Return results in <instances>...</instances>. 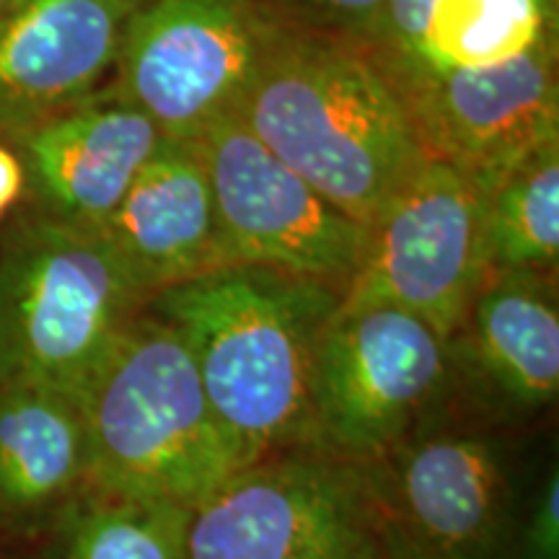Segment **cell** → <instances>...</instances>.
<instances>
[{
    "label": "cell",
    "mask_w": 559,
    "mask_h": 559,
    "mask_svg": "<svg viewBox=\"0 0 559 559\" xmlns=\"http://www.w3.org/2000/svg\"><path fill=\"white\" fill-rule=\"evenodd\" d=\"M559 0H389L376 55L402 99L438 75L492 66L557 37Z\"/></svg>",
    "instance_id": "obj_15"
},
{
    "label": "cell",
    "mask_w": 559,
    "mask_h": 559,
    "mask_svg": "<svg viewBox=\"0 0 559 559\" xmlns=\"http://www.w3.org/2000/svg\"><path fill=\"white\" fill-rule=\"evenodd\" d=\"M451 342L394 306L340 309L311 383V451L373 466L396 451L449 376Z\"/></svg>",
    "instance_id": "obj_5"
},
{
    "label": "cell",
    "mask_w": 559,
    "mask_h": 559,
    "mask_svg": "<svg viewBox=\"0 0 559 559\" xmlns=\"http://www.w3.org/2000/svg\"><path fill=\"white\" fill-rule=\"evenodd\" d=\"M218 210L228 264L317 280L340 293L360 267L370 230L270 153L234 115L194 140Z\"/></svg>",
    "instance_id": "obj_9"
},
{
    "label": "cell",
    "mask_w": 559,
    "mask_h": 559,
    "mask_svg": "<svg viewBox=\"0 0 559 559\" xmlns=\"http://www.w3.org/2000/svg\"><path fill=\"white\" fill-rule=\"evenodd\" d=\"M26 190V171L13 145L0 140V218L16 205Z\"/></svg>",
    "instance_id": "obj_22"
},
{
    "label": "cell",
    "mask_w": 559,
    "mask_h": 559,
    "mask_svg": "<svg viewBox=\"0 0 559 559\" xmlns=\"http://www.w3.org/2000/svg\"><path fill=\"white\" fill-rule=\"evenodd\" d=\"M88 485L81 402L41 386L0 389V510L66 508Z\"/></svg>",
    "instance_id": "obj_17"
},
{
    "label": "cell",
    "mask_w": 559,
    "mask_h": 559,
    "mask_svg": "<svg viewBox=\"0 0 559 559\" xmlns=\"http://www.w3.org/2000/svg\"><path fill=\"white\" fill-rule=\"evenodd\" d=\"M557 37L492 66L459 68L404 96L432 158L489 192L506 174L559 140Z\"/></svg>",
    "instance_id": "obj_10"
},
{
    "label": "cell",
    "mask_w": 559,
    "mask_h": 559,
    "mask_svg": "<svg viewBox=\"0 0 559 559\" xmlns=\"http://www.w3.org/2000/svg\"><path fill=\"white\" fill-rule=\"evenodd\" d=\"M340 306L330 285L234 264L156 293L148 309L190 349L210 407L243 464L311 451V383Z\"/></svg>",
    "instance_id": "obj_1"
},
{
    "label": "cell",
    "mask_w": 559,
    "mask_h": 559,
    "mask_svg": "<svg viewBox=\"0 0 559 559\" xmlns=\"http://www.w3.org/2000/svg\"><path fill=\"white\" fill-rule=\"evenodd\" d=\"M148 300L102 230L39 210L16 221L0 241V389L81 400Z\"/></svg>",
    "instance_id": "obj_4"
},
{
    "label": "cell",
    "mask_w": 559,
    "mask_h": 559,
    "mask_svg": "<svg viewBox=\"0 0 559 559\" xmlns=\"http://www.w3.org/2000/svg\"><path fill=\"white\" fill-rule=\"evenodd\" d=\"M275 34L251 0H143L107 88L166 140L194 143L236 115Z\"/></svg>",
    "instance_id": "obj_6"
},
{
    "label": "cell",
    "mask_w": 559,
    "mask_h": 559,
    "mask_svg": "<svg viewBox=\"0 0 559 559\" xmlns=\"http://www.w3.org/2000/svg\"><path fill=\"white\" fill-rule=\"evenodd\" d=\"M39 213L99 230L160 148L164 135L143 111L104 86L91 99L11 140Z\"/></svg>",
    "instance_id": "obj_13"
},
{
    "label": "cell",
    "mask_w": 559,
    "mask_h": 559,
    "mask_svg": "<svg viewBox=\"0 0 559 559\" xmlns=\"http://www.w3.org/2000/svg\"><path fill=\"white\" fill-rule=\"evenodd\" d=\"M272 26L381 52L386 39L389 0H251Z\"/></svg>",
    "instance_id": "obj_20"
},
{
    "label": "cell",
    "mask_w": 559,
    "mask_h": 559,
    "mask_svg": "<svg viewBox=\"0 0 559 559\" xmlns=\"http://www.w3.org/2000/svg\"><path fill=\"white\" fill-rule=\"evenodd\" d=\"M487 190L443 158H425L370 228L340 309L394 306L453 340L492 267Z\"/></svg>",
    "instance_id": "obj_8"
},
{
    "label": "cell",
    "mask_w": 559,
    "mask_h": 559,
    "mask_svg": "<svg viewBox=\"0 0 559 559\" xmlns=\"http://www.w3.org/2000/svg\"><path fill=\"white\" fill-rule=\"evenodd\" d=\"M379 539H381V547L386 551L389 559H432L425 555V551H419L412 547L409 542H404L400 534H394L389 526H383L381 519H379Z\"/></svg>",
    "instance_id": "obj_23"
},
{
    "label": "cell",
    "mask_w": 559,
    "mask_h": 559,
    "mask_svg": "<svg viewBox=\"0 0 559 559\" xmlns=\"http://www.w3.org/2000/svg\"><path fill=\"white\" fill-rule=\"evenodd\" d=\"M376 544L366 469L293 451L243 466L192 508L187 559H362Z\"/></svg>",
    "instance_id": "obj_7"
},
{
    "label": "cell",
    "mask_w": 559,
    "mask_h": 559,
    "mask_svg": "<svg viewBox=\"0 0 559 559\" xmlns=\"http://www.w3.org/2000/svg\"><path fill=\"white\" fill-rule=\"evenodd\" d=\"M526 559H559V477L549 474L526 528Z\"/></svg>",
    "instance_id": "obj_21"
},
{
    "label": "cell",
    "mask_w": 559,
    "mask_h": 559,
    "mask_svg": "<svg viewBox=\"0 0 559 559\" xmlns=\"http://www.w3.org/2000/svg\"><path fill=\"white\" fill-rule=\"evenodd\" d=\"M234 117L368 230L428 158L379 60L306 34L277 29Z\"/></svg>",
    "instance_id": "obj_2"
},
{
    "label": "cell",
    "mask_w": 559,
    "mask_h": 559,
    "mask_svg": "<svg viewBox=\"0 0 559 559\" xmlns=\"http://www.w3.org/2000/svg\"><path fill=\"white\" fill-rule=\"evenodd\" d=\"M362 559H389L386 551H383V547H381V539H379V544H376V549L368 551V555L362 557Z\"/></svg>",
    "instance_id": "obj_24"
},
{
    "label": "cell",
    "mask_w": 559,
    "mask_h": 559,
    "mask_svg": "<svg viewBox=\"0 0 559 559\" xmlns=\"http://www.w3.org/2000/svg\"><path fill=\"white\" fill-rule=\"evenodd\" d=\"M79 402L86 489L198 508L247 466L210 407L185 340L148 304Z\"/></svg>",
    "instance_id": "obj_3"
},
{
    "label": "cell",
    "mask_w": 559,
    "mask_h": 559,
    "mask_svg": "<svg viewBox=\"0 0 559 559\" xmlns=\"http://www.w3.org/2000/svg\"><path fill=\"white\" fill-rule=\"evenodd\" d=\"M481 373L519 407H547L559 391V311L544 272L492 270L469 309Z\"/></svg>",
    "instance_id": "obj_16"
},
{
    "label": "cell",
    "mask_w": 559,
    "mask_h": 559,
    "mask_svg": "<svg viewBox=\"0 0 559 559\" xmlns=\"http://www.w3.org/2000/svg\"><path fill=\"white\" fill-rule=\"evenodd\" d=\"M13 3H16V0H0V21L5 19V13L11 11V5H13Z\"/></svg>",
    "instance_id": "obj_25"
},
{
    "label": "cell",
    "mask_w": 559,
    "mask_h": 559,
    "mask_svg": "<svg viewBox=\"0 0 559 559\" xmlns=\"http://www.w3.org/2000/svg\"><path fill=\"white\" fill-rule=\"evenodd\" d=\"M143 0H16L0 21V140L107 86Z\"/></svg>",
    "instance_id": "obj_11"
},
{
    "label": "cell",
    "mask_w": 559,
    "mask_h": 559,
    "mask_svg": "<svg viewBox=\"0 0 559 559\" xmlns=\"http://www.w3.org/2000/svg\"><path fill=\"white\" fill-rule=\"evenodd\" d=\"M362 469L381 523L412 547L432 559L489 555L506 502V477L489 440L419 438Z\"/></svg>",
    "instance_id": "obj_12"
},
{
    "label": "cell",
    "mask_w": 559,
    "mask_h": 559,
    "mask_svg": "<svg viewBox=\"0 0 559 559\" xmlns=\"http://www.w3.org/2000/svg\"><path fill=\"white\" fill-rule=\"evenodd\" d=\"M99 230L148 298L185 280L230 267L194 143L164 138Z\"/></svg>",
    "instance_id": "obj_14"
},
{
    "label": "cell",
    "mask_w": 559,
    "mask_h": 559,
    "mask_svg": "<svg viewBox=\"0 0 559 559\" xmlns=\"http://www.w3.org/2000/svg\"><path fill=\"white\" fill-rule=\"evenodd\" d=\"M60 513L50 559H187V506L83 489Z\"/></svg>",
    "instance_id": "obj_18"
},
{
    "label": "cell",
    "mask_w": 559,
    "mask_h": 559,
    "mask_svg": "<svg viewBox=\"0 0 559 559\" xmlns=\"http://www.w3.org/2000/svg\"><path fill=\"white\" fill-rule=\"evenodd\" d=\"M492 270L547 272L559 257V140L515 164L487 194Z\"/></svg>",
    "instance_id": "obj_19"
}]
</instances>
